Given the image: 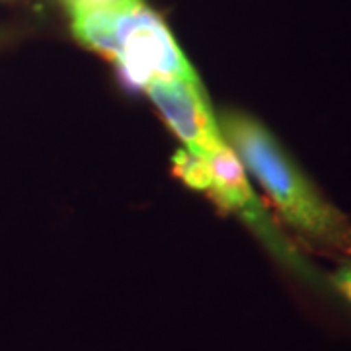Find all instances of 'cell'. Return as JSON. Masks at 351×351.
I'll return each mask as SVG.
<instances>
[{
    "label": "cell",
    "instance_id": "6da1fadb",
    "mask_svg": "<svg viewBox=\"0 0 351 351\" xmlns=\"http://www.w3.org/2000/svg\"><path fill=\"white\" fill-rule=\"evenodd\" d=\"M221 133L265 189L279 215L314 252L351 260V219L324 197L276 135L242 112L219 117Z\"/></svg>",
    "mask_w": 351,
    "mask_h": 351
},
{
    "label": "cell",
    "instance_id": "7a4b0ae2",
    "mask_svg": "<svg viewBox=\"0 0 351 351\" xmlns=\"http://www.w3.org/2000/svg\"><path fill=\"white\" fill-rule=\"evenodd\" d=\"M117 76L129 90H147L154 80H195L193 66L178 47L170 27L143 0H129L117 14Z\"/></svg>",
    "mask_w": 351,
    "mask_h": 351
},
{
    "label": "cell",
    "instance_id": "3957f363",
    "mask_svg": "<svg viewBox=\"0 0 351 351\" xmlns=\"http://www.w3.org/2000/svg\"><path fill=\"white\" fill-rule=\"evenodd\" d=\"M205 158L209 162L211 178H213L207 193L217 203V207L221 211L239 215L283 265L297 271L306 281H318V276L314 274L313 267L306 263V260H302L301 254L283 237L274 219L263 209L260 199L252 193L250 184L246 180L242 162L234 154V149H230L223 141Z\"/></svg>",
    "mask_w": 351,
    "mask_h": 351
},
{
    "label": "cell",
    "instance_id": "277c9868",
    "mask_svg": "<svg viewBox=\"0 0 351 351\" xmlns=\"http://www.w3.org/2000/svg\"><path fill=\"white\" fill-rule=\"evenodd\" d=\"M147 92L162 113L164 121L189 152L207 156L225 141L199 78L154 80L147 86Z\"/></svg>",
    "mask_w": 351,
    "mask_h": 351
},
{
    "label": "cell",
    "instance_id": "5b68a950",
    "mask_svg": "<svg viewBox=\"0 0 351 351\" xmlns=\"http://www.w3.org/2000/svg\"><path fill=\"white\" fill-rule=\"evenodd\" d=\"M121 6L115 8H98L71 16V32L80 45L101 55L108 61H115L117 55V14Z\"/></svg>",
    "mask_w": 351,
    "mask_h": 351
},
{
    "label": "cell",
    "instance_id": "8992f818",
    "mask_svg": "<svg viewBox=\"0 0 351 351\" xmlns=\"http://www.w3.org/2000/svg\"><path fill=\"white\" fill-rule=\"evenodd\" d=\"M174 174L184 180L189 188L207 191L211 188V168L205 156H197L188 149H180L174 154Z\"/></svg>",
    "mask_w": 351,
    "mask_h": 351
},
{
    "label": "cell",
    "instance_id": "52a82bcc",
    "mask_svg": "<svg viewBox=\"0 0 351 351\" xmlns=\"http://www.w3.org/2000/svg\"><path fill=\"white\" fill-rule=\"evenodd\" d=\"M328 285L351 306V260L341 263L332 276H328Z\"/></svg>",
    "mask_w": 351,
    "mask_h": 351
},
{
    "label": "cell",
    "instance_id": "ba28073f",
    "mask_svg": "<svg viewBox=\"0 0 351 351\" xmlns=\"http://www.w3.org/2000/svg\"><path fill=\"white\" fill-rule=\"evenodd\" d=\"M64 6L71 16L88 10H98V8H115V6H123L129 0H63Z\"/></svg>",
    "mask_w": 351,
    "mask_h": 351
}]
</instances>
